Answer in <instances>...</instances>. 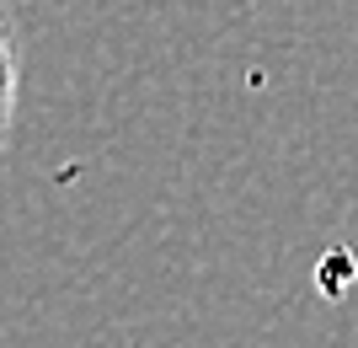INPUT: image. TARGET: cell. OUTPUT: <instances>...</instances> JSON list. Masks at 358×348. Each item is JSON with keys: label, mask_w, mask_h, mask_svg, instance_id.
Segmentation results:
<instances>
[{"label": "cell", "mask_w": 358, "mask_h": 348, "mask_svg": "<svg viewBox=\"0 0 358 348\" xmlns=\"http://www.w3.org/2000/svg\"><path fill=\"white\" fill-rule=\"evenodd\" d=\"M16 91H22V38H16V11L0 0V151L16 123Z\"/></svg>", "instance_id": "1"}]
</instances>
